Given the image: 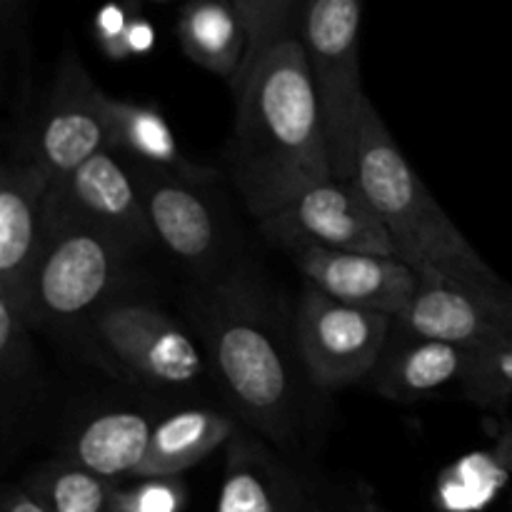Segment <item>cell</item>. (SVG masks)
Listing matches in <instances>:
<instances>
[{"instance_id": "obj_5", "label": "cell", "mask_w": 512, "mask_h": 512, "mask_svg": "<svg viewBox=\"0 0 512 512\" xmlns=\"http://www.w3.org/2000/svg\"><path fill=\"white\" fill-rule=\"evenodd\" d=\"M130 250L128 243L95 225L50 213L48 235L25 298L30 325L63 323L98 308L123 275Z\"/></svg>"}, {"instance_id": "obj_18", "label": "cell", "mask_w": 512, "mask_h": 512, "mask_svg": "<svg viewBox=\"0 0 512 512\" xmlns=\"http://www.w3.org/2000/svg\"><path fill=\"white\" fill-rule=\"evenodd\" d=\"M155 425L150 415L135 410L103 413L75 433L65 458L115 485L133 480L148 455Z\"/></svg>"}, {"instance_id": "obj_20", "label": "cell", "mask_w": 512, "mask_h": 512, "mask_svg": "<svg viewBox=\"0 0 512 512\" xmlns=\"http://www.w3.org/2000/svg\"><path fill=\"white\" fill-rule=\"evenodd\" d=\"M235 423L215 410H180L160 420L150 438L148 455L133 480H173L193 465L203 463L213 450L230 443Z\"/></svg>"}, {"instance_id": "obj_24", "label": "cell", "mask_w": 512, "mask_h": 512, "mask_svg": "<svg viewBox=\"0 0 512 512\" xmlns=\"http://www.w3.org/2000/svg\"><path fill=\"white\" fill-rule=\"evenodd\" d=\"M463 395L485 408H498L512 398V333L503 343L473 355L463 380Z\"/></svg>"}, {"instance_id": "obj_8", "label": "cell", "mask_w": 512, "mask_h": 512, "mask_svg": "<svg viewBox=\"0 0 512 512\" xmlns=\"http://www.w3.org/2000/svg\"><path fill=\"white\" fill-rule=\"evenodd\" d=\"M93 333L105 355L143 383L180 388L203 373V355L193 338L150 305H105L95 313Z\"/></svg>"}, {"instance_id": "obj_26", "label": "cell", "mask_w": 512, "mask_h": 512, "mask_svg": "<svg viewBox=\"0 0 512 512\" xmlns=\"http://www.w3.org/2000/svg\"><path fill=\"white\" fill-rule=\"evenodd\" d=\"M135 15L123 3H105L95 15V40L100 50L113 60L128 58V28Z\"/></svg>"}, {"instance_id": "obj_9", "label": "cell", "mask_w": 512, "mask_h": 512, "mask_svg": "<svg viewBox=\"0 0 512 512\" xmlns=\"http://www.w3.org/2000/svg\"><path fill=\"white\" fill-rule=\"evenodd\" d=\"M108 103L110 95L95 85L78 55L65 50L50 90L35 155L53 180L65 178L95 153L108 150Z\"/></svg>"}, {"instance_id": "obj_21", "label": "cell", "mask_w": 512, "mask_h": 512, "mask_svg": "<svg viewBox=\"0 0 512 512\" xmlns=\"http://www.w3.org/2000/svg\"><path fill=\"white\" fill-rule=\"evenodd\" d=\"M25 490L45 512H113L118 485L68 458L43 465Z\"/></svg>"}, {"instance_id": "obj_27", "label": "cell", "mask_w": 512, "mask_h": 512, "mask_svg": "<svg viewBox=\"0 0 512 512\" xmlns=\"http://www.w3.org/2000/svg\"><path fill=\"white\" fill-rule=\"evenodd\" d=\"M30 0H0V28H3L5 45L25 53V30H28Z\"/></svg>"}, {"instance_id": "obj_2", "label": "cell", "mask_w": 512, "mask_h": 512, "mask_svg": "<svg viewBox=\"0 0 512 512\" xmlns=\"http://www.w3.org/2000/svg\"><path fill=\"white\" fill-rule=\"evenodd\" d=\"M353 180L383 220L398 258L420 280L463 290H498L508 285L430 195L375 108L360 130Z\"/></svg>"}, {"instance_id": "obj_6", "label": "cell", "mask_w": 512, "mask_h": 512, "mask_svg": "<svg viewBox=\"0 0 512 512\" xmlns=\"http://www.w3.org/2000/svg\"><path fill=\"white\" fill-rule=\"evenodd\" d=\"M393 325V315L338 303L308 285L295 315V338L310 378L338 390L373 378Z\"/></svg>"}, {"instance_id": "obj_23", "label": "cell", "mask_w": 512, "mask_h": 512, "mask_svg": "<svg viewBox=\"0 0 512 512\" xmlns=\"http://www.w3.org/2000/svg\"><path fill=\"white\" fill-rule=\"evenodd\" d=\"M303 3L305 0H240V13H243L245 30H248V53H245L238 78L230 83L233 93L243 85V80L248 78L265 50L295 35Z\"/></svg>"}, {"instance_id": "obj_22", "label": "cell", "mask_w": 512, "mask_h": 512, "mask_svg": "<svg viewBox=\"0 0 512 512\" xmlns=\"http://www.w3.org/2000/svg\"><path fill=\"white\" fill-rule=\"evenodd\" d=\"M30 320L15 300L0 295V398L3 425L8 430L15 410L23 408L35 375V353L30 343Z\"/></svg>"}, {"instance_id": "obj_16", "label": "cell", "mask_w": 512, "mask_h": 512, "mask_svg": "<svg viewBox=\"0 0 512 512\" xmlns=\"http://www.w3.org/2000/svg\"><path fill=\"white\" fill-rule=\"evenodd\" d=\"M108 115V150L140 163L145 168V173L168 175V178L188 180V183L195 185L215 178L213 170L193 163L185 155L178 138H175L173 128H170L165 115L155 105L110 98Z\"/></svg>"}, {"instance_id": "obj_17", "label": "cell", "mask_w": 512, "mask_h": 512, "mask_svg": "<svg viewBox=\"0 0 512 512\" xmlns=\"http://www.w3.org/2000/svg\"><path fill=\"white\" fill-rule=\"evenodd\" d=\"M473 355L458 345L403 335L375 368L373 385L388 400H423L453 383L463 385Z\"/></svg>"}, {"instance_id": "obj_25", "label": "cell", "mask_w": 512, "mask_h": 512, "mask_svg": "<svg viewBox=\"0 0 512 512\" xmlns=\"http://www.w3.org/2000/svg\"><path fill=\"white\" fill-rule=\"evenodd\" d=\"M180 488L173 480H138L130 490L115 493L113 512H178Z\"/></svg>"}, {"instance_id": "obj_19", "label": "cell", "mask_w": 512, "mask_h": 512, "mask_svg": "<svg viewBox=\"0 0 512 512\" xmlns=\"http://www.w3.org/2000/svg\"><path fill=\"white\" fill-rule=\"evenodd\" d=\"M183 53L233 83L248 53V30L233 0H188L175 28Z\"/></svg>"}, {"instance_id": "obj_30", "label": "cell", "mask_w": 512, "mask_h": 512, "mask_svg": "<svg viewBox=\"0 0 512 512\" xmlns=\"http://www.w3.org/2000/svg\"><path fill=\"white\" fill-rule=\"evenodd\" d=\"M350 512H378V510H373V508H360V510H350Z\"/></svg>"}, {"instance_id": "obj_1", "label": "cell", "mask_w": 512, "mask_h": 512, "mask_svg": "<svg viewBox=\"0 0 512 512\" xmlns=\"http://www.w3.org/2000/svg\"><path fill=\"white\" fill-rule=\"evenodd\" d=\"M235 98L230 173L255 218L333 178L318 88L295 35L260 55Z\"/></svg>"}, {"instance_id": "obj_14", "label": "cell", "mask_w": 512, "mask_h": 512, "mask_svg": "<svg viewBox=\"0 0 512 512\" xmlns=\"http://www.w3.org/2000/svg\"><path fill=\"white\" fill-rule=\"evenodd\" d=\"M138 183L153 238L193 268L213 265L220 248V228L208 200L195 190V183L158 173H145Z\"/></svg>"}, {"instance_id": "obj_7", "label": "cell", "mask_w": 512, "mask_h": 512, "mask_svg": "<svg viewBox=\"0 0 512 512\" xmlns=\"http://www.w3.org/2000/svg\"><path fill=\"white\" fill-rule=\"evenodd\" d=\"M258 223L265 238L285 250L318 245L398 258L383 220L353 178L333 175Z\"/></svg>"}, {"instance_id": "obj_31", "label": "cell", "mask_w": 512, "mask_h": 512, "mask_svg": "<svg viewBox=\"0 0 512 512\" xmlns=\"http://www.w3.org/2000/svg\"><path fill=\"white\" fill-rule=\"evenodd\" d=\"M233 3H235V5H238V8H240V0H233Z\"/></svg>"}, {"instance_id": "obj_10", "label": "cell", "mask_w": 512, "mask_h": 512, "mask_svg": "<svg viewBox=\"0 0 512 512\" xmlns=\"http://www.w3.org/2000/svg\"><path fill=\"white\" fill-rule=\"evenodd\" d=\"M393 330L485 353L512 333V288L463 290L423 280L408 308L395 315Z\"/></svg>"}, {"instance_id": "obj_4", "label": "cell", "mask_w": 512, "mask_h": 512, "mask_svg": "<svg viewBox=\"0 0 512 512\" xmlns=\"http://www.w3.org/2000/svg\"><path fill=\"white\" fill-rule=\"evenodd\" d=\"M360 20L363 0H305L295 28L318 88L338 178H353L360 130L373 110L360 78Z\"/></svg>"}, {"instance_id": "obj_15", "label": "cell", "mask_w": 512, "mask_h": 512, "mask_svg": "<svg viewBox=\"0 0 512 512\" xmlns=\"http://www.w3.org/2000/svg\"><path fill=\"white\" fill-rule=\"evenodd\" d=\"M310 500L298 475L253 435L228 443L223 485L215 512H308Z\"/></svg>"}, {"instance_id": "obj_11", "label": "cell", "mask_w": 512, "mask_h": 512, "mask_svg": "<svg viewBox=\"0 0 512 512\" xmlns=\"http://www.w3.org/2000/svg\"><path fill=\"white\" fill-rule=\"evenodd\" d=\"M50 213L95 225L133 250L155 240L138 178L125 170L113 150H100L73 173L53 180Z\"/></svg>"}, {"instance_id": "obj_28", "label": "cell", "mask_w": 512, "mask_h": 512, "mask_svg": "<svg viewBox=\"0 0 512 512\" xmlns=\"http://www.w3.org/2000/svg\"><path fill=\"white\" fill-rule=\"evenodd\" d=\"M125 45H128V58H130V55L148 53V50L155 45L153 25H150L145 18H140V15H135L133 23H130V28H128V38H125Z\"/></svg>"}, {"instance_id": "obj_12", "label": "cell", "mask_w": 512, "mask_h": 512, "mask_svg": "<svg viewBox=\"0 0 512 512\" xmlns=\"http://www.w3.org/2000/svg\"><path fill=\"white\" fill-rule=\"evenodd\" d=\"M53 175L35 158L0 170V295L25 310L30 280L50 225Z\"/></svg>"}, {"instance_id": "obj_13", "label": "cell", "mask_w": 512, "mask_h": 512, "mask_svg": "<svg viewBox=\"0 0 512 512\" xmlns=\"http://www.w3.org/2000/svg\"><path fill=\"white\" fill-rule=\"evenodd\" d=\"M308 285L338 303L400 315L420 288V275L393 255L298 245L288 250Z\"/></svg>"}, {"instance_id": "obj_3", "label": "cell", "mask_w": 512, "mask_h": 512, "mask_svg": "<svg viewBox=\"0 0 512 512\" xmlns=\"http://www.w3.org/2000/svg\"><path fill=\"white\" fill-rule=\"evenodd\" d=\"M205 343L245 420L275 443L290 440L295 400L288 360L260 300L243 280L218 288L208 310Z\"/></svg>"}, {"instance_id": "obj_29", "label": "cell", "mask_w": 512, "mask_h": 512, "mask_svg": "<svg viewBox=\"0 0 512 512\" xmlns=\"http://www.w3.org/2000/svg\"><path fill=\"white\" fill-rule=\"evenodd\" d=\"M0 512H45L43 505L25 490V485H10L5 488L0 500Z\"/></svg>"}]
</instances>
